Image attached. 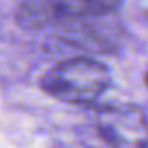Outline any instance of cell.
Listing matches in <instances>:
<instances>
[{"label": "cell", "mask_w": 148, "mask_h": 148, "mask_svg": "<svg viewBox=\"0 0 148 148\" xmlns=\"http://www.w3.org/2000/svg\"><path fill=\"white\" fill-rule=\"evenodd\" d=\"M109 84V68L92 56L64 58L41 77L45 94L71 105H94L107 92Z\"/></svg>", "instance_id": "cell-1"}, {"label": "cell", "mask_w": 148, "mask_h": 148, "mask_svg": "<svg viewBox=\"0 0 148 148\" xmlns=\"http://www.w3.org/2000/svg\"><path fill=\"white\" fill-rule=\"evenodd\" d=\"M122 0H23L15 11V21L28 30L62 26L107 15Z\"/></svg>", "instance_id": "cell-2"}, {"label": "cell", "mask_w": 148, "mask_h": 148, "mask_svg": "<svg viewBox=\"0 0 148 148\" xmlns=\"http://www.w3.org/2000/svg\"><path fill=\"white\" fill-rule=\"evenodd\" d=\"M92 126L107 148H148V116L139 105H103Z\"/></svg>", "instance_id": "cell-3"}]
</instances>
